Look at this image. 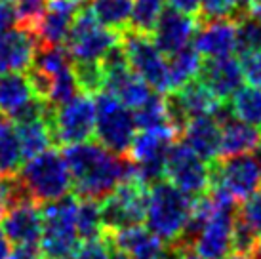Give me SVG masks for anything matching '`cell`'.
Here are the masks:
<instances>
[{
    "label": "cell",
    "mask_w": 261,
    "mask_h": 259,
    "mask_svg": "<svg viewBox=\"0 0 261 259\" xmlns=\"http://www.w3.org/2000/svg\"><path fill=\"white\" fill-rule=\"evenodd\" d=\"M67 168L79 198L103 200L113 189L132 175V160L126 154H115L97 141H80L67 145Z\"/></svg>",
    "instance_id": "cell-1"
},
{
    "label": "cell",
    "mask_w": 261,
    "mask_h": 259,
    "mask_svg": "<svg viewBox=\"0 0 261 259\" xmlns=\"http://www.w3.org/2000/svg\"><path fill=\"white\" fill-rule=\"evenodd\" d=\"M193 198L174 187L170 181L160 179L151 185L147 194L145 208V229L164 244L175 242L181 235L191 214Z\"/></svg>",
    "instance_id": "cell-2"
},
{
    "label": "cell",
    "mask_w": 261,
    "mask_h": 259,
    "mask_svg": "<svg viewBox=\"0 0 261 259\" xmlns=\"http://www.w3.org/2000/svg\"><path fill=\"white\" fill-rule=\"evenodd\" d=\"M19 183L29 194L33 202H51L65 196L71 187V173L67 168L65 157L56 149H46L44 152L25 160L19 168Z\"/></svg>",
    "instance_id": "cell-3"
},
{
    "label": "cell",
    "mask_w": 261,
    "mask_h": 259,
    "mask_svg": "<svg viewBox=\"0 0 261 259\" xmlns=\"http://www.w3.org/2000/svg\"><path fill=\"white\" fill-rule=\"evenodd\" d=\"M74 214H76V200L69 194L58 200L46 202V206L40 210L42 235L38 244L44 257L73 259L80 240L74 229Z\"/></svg>",
    "instance_id": "cell-4"
},
{
    "label": "cell",
    "mask_w": 261,
    "mask_h": 259,
    "mask_svg": "<svg viewBox=\"0 0 261 259\" xmlns=\"http://www.w3.org/2000/svg\"><path fill=\"white\" fill-rule=\"evenodd\" d=\"M174 126H159V128L141 130L134 136L128 154L132 160V175L134 179L151 187L156 181L164 179V162L170 147L175 141Z\"/></svg>",
    "instance_id": "cell-5"
},
{
    "label": "cell",
    "mask_w": 261,
    "mask_h": 259,
    "mask_svg": "<svg viewBox=\"0 0 261 259\" xmlns=\"http://www.w3.org/2000/svg\"><path fill=\"white\" fill-rule=\"evenodd\" d=\"M46 122L50 128L51 141L58 145H73L88 141L94 136L95 101L88 94H76L61 105H48Z\"/></svg>",
    "instance_id": "cell-6"
},
{
    "label": "cell",
    "mask_w": 261,
    "mask_h": 259,
    "mask_svg": "<svg viewBox=\"0 0 261 259\" xmlns=\"http://www.w3.org/2000/svg\"><path fill=\"white\" fill-rule=\"evenodd\" d=\"M95 126L94 136L107 151L115 154H128L134 136L138 134L134 111L107 92L95 97Z\"/></svg>",
    "instance_id": "cell-7"
},
{
    "label": "cell",
    "mask_w": 261,
    "mask_h": 259,
    "mask_svg": "<svg viewBox=\"0 0 261 259\" xmlns=\"http://www.w3.org/2000/svg\"><path fill=\"white\" fill-rule=\"evenodd\" d=\"M118 42H120V33L103 27L86 6L79 8L63 46L69 51L73 63H82V61H99L103 54Z\"/></svg>",
    "instance_id": "cell-8"
},
{
    "label": "cell",
    "mask_w": 261,
    "mask_h": 259,
    "mask_svg": "<svg viewBox=\"0 0 261 259\" xmlns=\"http://www.w3.org/2000/svg\"><path fill=\"white\" fill-rule=\"evenodd\" d=\"M122 48L126 51V59L130 69L139 79H143L159 94H168L170 88V74H168L166 56L156 48L151 35L138 33V31H124Z\"/></svg>",
    "instance_id": "cell-9"
},
{
    "label": "cell",
    "mask_w": 261,
    "mask_h": 259,
    "mask_svg": "<svg viewBox=\"0 0 261 259\" xmlns=\"http://www.w3.org/2000/svg\"><path fill=\"white\" fill-rule=\"evenodd\" d=\"M147 187L134 177H126L99 204L103 230H116L141 225L145 219Z\"/></svg>",
    "instance_id": "cell-10"
},
{
    "label": "cell",
    "mask_w": 261,
    "mask_h": 259,
    "mask_svg": "<svg viewBox=\"0 0 261 259\" xmlns=\"http://www.w3.org/2000/svg\"><path fill=\"white\" fill-rule=\"evenodd\" d=\"M164 179L196 198L210 189V166L185 143L174 141L164 162Z\"/></svg>",
    "instance_id": "cell-11"
},
{
    "label": "cell",
    "mask_w": 261,
    "mask_h": 259,
    "mask_svg": "<svg viewBox=\"0 0 261 259\" xmlns=\"http://www.w3.org/2000/svg\"><path fill=\"white\" fill-rule=\"evenodd\" d=\"M223 189L234 202L246 200L261 187V173L252 154L214 160L210 166V189Z\"/></svg>",
    "instance_id": "cell-12"
},
{
    "label": "cell",
    "mask_w": 261,
    "mask_h": 259,
    "mask_svg": "<svg viewBox=\"0 0 261 259\" xmlns=\"http://www.w3.org/2000/svg\"><path fill=\"white\" fill-rule=\"evenodd\" d=\"M232 223L234 204L214 202V212L198 232L193 244V252L202 259H225L232 250Z\"/></svg>",
    "instance_id": "cell-13"
},
{
    "label": "cell",
    "mask_w": 261,
    "mask_h": 259,
    "mask_svg": "<svg viewBox=\"0 0 261 259\" xmlns=\"http://www.w3.org/2000/svg\"><path fill=\"white\" fill-rule=\"evenodd\" d=\"M0 230L10 244H35L42 235V216L37 202L21 198L8 204L0 216Z\"/></svg>",
    "instance_id": "cell-14"
},
{
    "label": "cell",
    "mask_w": 261,
    "mask_h": 259,
    "mask_svg": "<svg viewBox=\"0 0 261 259\" xmlns=\"http://www.w3.org/2000/svg\"><path fill=\"white\" fill-rule=\"evenodd\" d=\"M198 21L193 14H185L175 8H164L151 31L152 42L164 56H172L189 46L196 33Z\"/></svg>",
    "instance_id": "cell-15"
},
{
    "label": "cell",
    "mask_w": 261,
    "mask_h": 259,
    "mask_svg": "<svg viewBox=\"0 0 261 259\" xmlns=\"http://www.w3.org/2000/svg\"><path fill=\"white\" fill-rule=\"evenodd\" d=\"M191 42H193V48L202 56V59L231 56L237 46L234 19L231 17L204 19L202 25L196 27V33Z\"/></svg>",
    "instance_id": "cell-16"
},
{
    "label": "cell",
    "mask_w": 261,
    "mask_h": 259,
    "mask_svg": "<svg viewBox=\"0 0 261 259\" xmlns=\"http://www.w3.org/2000/svg\"><path fill=\"white\" fill-rule=\"evenodd\" d=\"M40 46L31 29L12 27L0 33V76L12 71H27Z\"/></svg>",
    "instance_id": "cell-17"
},
{
    "label": "cell",
    "mask_w": 261,
    "mask_h": 259,
    "mask_svg": "<svg viewBox=\"0 0 261 259\" xmlns=\"http://www.w3.org/2000/svg\"><path fill=\"white\" fill-rule=\"evenodd\" d=\"M202 84L208 86L212 94L219 101H229L234 95V92L242 86L244 76L240 69V61L232 56L216 59H202L198 76Z\"/></svg>",
    "instance_id": "cell-18"
},
{
    "label": "cell",
    "mask_w": 261,
    "mask_h": 259,
    "mask_svg": "<svg viewBox=\"0 0 261 259\" xmlns=\"http://www.w3.org/2000/svg\"><path fill=\"white\" fill-rule=\"evenodd\" d=\"M79 12V4L71 0H48L42 17L33 29L40 46H56L65 42L69 29Z\"/></svg>",
    "instance_id": "cell-19"
},
{
    "label": "cell",
    "mask_w": 261,
    "mask_h": 259,
    "mask_svg": "<svg viewBox=\"0 0 261 259\" xmlns=\"http://www.w3.org/2000/svg\"><path fill=\"white\" fill-rule=\"evenodd\" d=\"M183 143L206 162L219 159L221 143V126L214 116H195L191 118L181 132Z\"/></svg>",
    "instance_id": "cell-20"
},
{
    "label": "cell",
    "mask_w": 261,
    "mask_h": 259,
    "mask_svg": "<svg viewBox=\"0 0 261 259\" xmlns=\"http://www.w3.org/2000/svg\"><path fill=\"white\" fill-rule=\"evenodd\" d=\"M221 126V143H219V159L239 157V154H252L261 141V130L239 120L229 118Z\"/></svg>",
    "instance_id": "cell-21"
},
{
    "label": "cell",
    "mask_w": 261,
    "mask_h": 259,
    "mask_svg": "<svg viewBox=\"0 0 261 259\" xmlns=\"http://www.w3.org/2000/svg\"><path fill=\"white\" fill-rule=\"evenodd\" d=\"M37 95L33 94L27 74L12 71L0 76V115L14 120Z\"/></svg>",
    "instance_id": "cell-22"
},
{
    "label": "cell",
    "mask_w": 261,
    "mask_h": 259,
    "mask_svg": "<svg viewBox=\"0 0 261 259\" xmlns=\"http://www.w3.org/2000/svg\"><path fill=\"white\" fill-rule=\"evenodd\" d=\"M14 126L15 132H17V137H19L23 160H29L44 152L46 149H50L51 134L44 116L19 120V122H14Z\"/></svg>",
    "instance_id": "cell-23"
},
{
    "label": "cell",
    "mask_w": 261,
    "mask_h": 259,
    "mask_svg": "<svg viewBox=\"0 0 261 259\" xmlns=\"http://www.w3.org/2000/svg\"><path fill=\"white\" fill-rule=\"evenodd\" d=\"M88 8L103 27L118 33L130 29L134 0H92Z\"/></svg>",
    "instance_id": "cell-24"
},
{
    "label": "cell",
    "mask_w": 261,
    "mask_h": 259,
    "mask_svg": "<svg viewBox=\"0 0 261 259\" xmlns=\"http://www.w3.org/2000/svg\"><path fill=\"white\" fill-rule=\"evenodd\" d=\"M168 74H170V88L177 90L179 86L187 84L189 80L198 76L200 65H202V56L189 44L179 51L168 56ZM170 90V92H172Z\"/></svg>",
    "instance_id": "cell-25"
},
{
    "label": "cell",
    "mask_w": 261,
    "mask_h": 259,
    "mask_svg": "<svg viewBox=\"0 0 261 259\" xmlns=\"http://www.w3.org/2000/svg\"><path fill=\"white\" fill-rule=\"evenodd\" d=\"M23 164V152L15 126L0 120V177H15Z\"/></svg>",
    "instance_id": "cell-26"
},
{
    "label": "cell",
    "mask_w": 261,
    "mask_h": 259,
    "mask_svg": "<svg viewBox=\"0 0 261 259\" xmlns=\"http://www.w3.org/2000/svg\"><path fill=\"white\" fill-rule=\"evenodd\" d=\"M74 229L80 240H92L103 235L101 210L99 200L92 198H80L76 202V214H74Z\"/></svg>",
    "instance_id": "cell-27"
},
{
    "label": "cell",
    "mask_w": 261,
    "mask_h": 259,
    "mask_svg": "<svg viewBox=\"0 0 261 259\" xmlns=\"http://www.w3.org/2000/svg\"><path fill=\"white\" fill-rule=\"evenodd\" d=\"M231 111L239 120L261 128V90L254 86H240L232 95Z\"/></svg>",
    "instance_id": "cell-28"
},
{
    "label": "cell",
    "mask_w": 261,
    "mask_h": 259,
    "mask_svg": "<svg viewBox=\"0 0 261 259\" xmlns=\"http://www.w3.org/2000/svg\"><path fill=\"white\" fill-rule=\"evenodd\" d=\"M234 36H237L234 50L240 56L261 54V21L250 17L248 14H240L239 17H234Z\"/></svg>",
    "instance_id": "cell-29"
},
{
    "label": "cell",
    "mask_w": 261,
    "mask_h": 259,
    "mask_svg": "<svg viewBox=\"0 0 261 259\" xmlns=\"http://www.w3.org/2000/svg\"><path fill=\"white\" fill-rule=\"evenodd\" d=\"M134 118H136V126L139 130L147 128H159V126H166L168 122V113H166V101L162 94H151L149 99L134 111ZM172 126V124H170Z\"/></svg>",
    "instance_id": "cell-30"
},
{
    "label": "cell",
    "mask_w": 261,
    "mask_h": 259,
    "mask_svg": "<svg viewBox=\"0 0 261 259\" xmlns=\"http://www.w3.org/2000/svg\"><path fill=\"white\" fill-rule=\"evenodd\" d=\"M73 65L71 56L63 44H56V46H38L35 59H33V67H37L46 74L54 76L56 72L63 71L65 67Z\"/></svg>",
    "instance_id": "cell-31"
},
{
    "label": "cell",
    "mask_w": 261,
    "mask_h": 259,
    "mask_svg": "<svg viewBox=\"0 0 261 259\" xmlns=\"http://www.w3.org/2000/svg\"><path fill=\"white\" fill-rule=\"evenodd\" d=\"M164 2L166 0H134L130 29L151 35L160 12L164 10Z\"/></svg>",
    "instance_id": "cell-32"
},
{
    "label": "cell",
    "mask_w": 261,
    "mask_h": 259,
    "mask_svg": "<svg viewBox=\"0 0 261 259\" xmlns=\"http://www.w3.org/2000/svg\"><path fill=\"white\" fill-rule=\"evenodd\" d=\"M73 72L80 92L92 95V94H99L103 90V71L99 61L73 63Z\"/></svg>",
    "instance_id": "cell-33"
},
{
    "label": "cell",
    "mask_w": 261,
    "mask_h": 259,
    "mask_svg": "<svg viewBox=\"0 0 261 259\" xmlns=\"http://www.w3.org/2000/svg\"><path fill=\"white\" fill-rule=\"evenodd\" d=\"M79 92L80 90L79 84H76V79H74L73 65H69L63 71L56 72L51 76V92L50 97H48V103L50 105H61L71 97H74Z\"/></svg>",
    "instance_id": "cell-34"
},
{
    "label": "cell",
    "mask_w": 261,
    "mask_h": 259,
    "mask_svg": "<svg viewBox=\"0 0 261 259\" xmlns=\"http://www.w3.org/2000/svg\"><path fill=\"white\" fill-rule=\"evenodd\" d=\"M48 6V0H14L15 23L25 29H35L38 19L42 17L44 10Z\"/></svg>",
    "instance_id": "cell-35"
},
{
    "label": "cell",
    "mask_w": 261,
    "mask_h": 259,
    "mask_svg": "<svg viewBox=\"0 0 261 259\" xmlns=\"http://www.w3.org/2000/svg\"><path fill=\"white\" fill-rule=\"evenodd\" d=\"M198 12L202 14L204 19H214V17H239L244 14L242 0H200Z\"/></svg>",
    "instance_id": "cell-36"
},
{
    "label": "cell",
    "mask_w": 261,
    "mask_h": 259,
    "mask_svg": "<svg viewBox=\"0 0 261 259\" xmlns=\"http://www.w3.org/2000/svg\"><path fill=\"white\" fill-rule=\"evenodd\" d=\"M257 240H259V235L242 217H239L234 214V223H232V250L240 253H254Z\"/></svg>",
    "instance_id": "cell-37"
},
{
    "label": "cell",
    "mask_w": 261,
    "mask_h": 259,
    "mask_svg": "<svg viewBox=\"0 0 261 259\" xmlns=\"http://www.w3.org/2000/svg\"><path fill=\"white\" fill-rule=\"evenodd\" d=\"M111 252H113V246H111L109 237L103 230L101 237L84 240L82 244H79L73 259H109Z\"/></svg>",
    "instance_id": "cell-38"
},
{
    "label": "cell",
    "mask_w": 261,
    "mask_h": 259,
    "mask_svg": "<svg viewBox=\"0 0 261 259\" xmlns=\"http://www.w3.org/2000/svg\"><path fill=\"white\" fill-rule=\"evenodd\" d=\"M237 216L242 217L257 235H261V187L250 194L246 200H242Z\"/></svg>",
    "instance_id": "cell-39"
},
{
    "label": "cell",
    "mask_w": 261,
    "mask_h": 259,
    "mask_svg": "<svg viewBox=\"0 0 261 259\" xmlns=\"http://www.w3.org/2000/svg\"><path fill=\"white\" fill-rule=\"evenodd\" d=\"M240 58H242L240 59L242 76L248 82V86L261 90V54H246Z\"/></svg>",
    "instance_id": "cell-40"
},
{
    "label": "cell",
    "mask_w": 261,
    "mask_h": 259,
    "mask_svg": "<svg viewBox=\"0 0 261 259\" xmlns=\"http://www.w3.org/2000/svg\"><path fill=\"white\" fill-rule=\"evenodd\" d=\"M42 257V250L40 244H15L14 250H10L8 259H40Z\"/></svg>",
    "instance_id": "cell-41"
},
{
    "label": "cell",
    "mask_w": 261,
    "mask_h": 259,
    "mask_svg": "<svg viewBox=\"0 0 261 259\" xmlns=\"http://www.w3.org/2000/svg\"><path fill=\"white\" fill-rule=\"evenodd\" d=\"M15 25V14L14 6L6 2V0H0V33L12 29Z\"/></svg>",
    "instance_id": "cell-42"
},
{
    "label": "cell",
    "mask_w": 261,
    "mask_h": 259,
    "mask_svg": "<svg viewBox=\"0 0 261 259\" xmlns=\"http://www.w3.org/2000/svg\"><path fill=\"white\" fill-rule=\"evenodd\" d=\"M12 191H14V177H0V216L12 200Z\"/></svg>",
    "instance_id": "cell-43"
},
{
    "label": "cell",
    "mask_w": 261,
    "mask_h": 259,
    "mask_svg": "<svg viewBox=\"0 0 261 259\" xmlns=\"http://www.w3.org/2000/svg\"><path fill=\"white\" fill-rule=\"evenodd\" d=\"M168 2L172 8L185 12V14H196L200 8V0H168Z\"/></svg>",
    "instance_id": "cell-44"
},
{
    "label": "cell",
    "mask_w": 261,
    "mask_h": 259,
    "mask_svg": "<svg viewBox=\"0 0 261 259\" xmlns=\"http://www.w3.org/2000/svg\"><path fill=\"white\" fill-rule=\"evenodd\" d=\"M168 259H202V257H198L191 248H177V246L168 244Z\"/></svg>",
    "instance_id": "cell-45"
},
{
    "label": "cell",
    "mask_w": 261,
    "mask_h": 259,
    "mask_svg": "<svg viewBox=\"0 0 261 259\" xmlns=\"http://www.w3.org/2000/svg\"><path fill=\"white\" fill-rule=\"evenodd\" d=\"M244 14H248L250 17H254V19L261 21V0H250Z\"/></svg>",
    "instance_id": "cell-46"
},
{
    "label": "cell",
    "mask_w": 261,
    "mask_h": 259,
    "mask_svg": "<svg viewBox=\"0 0 261 259\" xmlns=\"http://www.w3.org/2000/svg\"><path fill=\"white\" fill-rule=\"evenodd\" d=\"M10 242H8V238L4 237V232L0 230V259H8V255H10Z\"/></svg>",
    "instance_id": "cell-47"
},
{
    "label": "cell",
    "mask_w": 261,
    "mask_h": 259,
    "mask_svg": "<svg viewBox=\"0 0 261 259\" xmlns=\"http://www.w3.org/2000/svg\"><path fill=\"white\" fill-rule=\"evenodd\" d=\"M225 259H254L252 253H240V252H234V253H229Z\"/></svg>",
    "instance_id": "cell-48"
},
{
    "label": "cell",
    "mask_w": 261,
    "mask_h": 259,
    "mask_svg": "<svg viewBox=\"0 0 261 259\" xmlns=\"http://www.w3.org/2000/svg\"><path fill=\"white\" fill-rule=\"evenodd\" d=\"M113 250H115V248H113ZM109 259H132V257L126 252H122V250H115V252H111Z\"/></svg>",
    "instance_id": "cell-49"
},
{
    "label": "cell",
    "mask_w": 261,
    "mask_h": 259,
    "mask_svg": "<svg viewBox=\"0 0 261 259\" xmlns=\"http://www.w3.org/2000/svg\"><path fill=\"white\" fill-rule=\"evenodd\" d=\"M254 159H255V162H257V168H259V173H261V141L254 149Z\"/></svg>",
    "instance_id": "cell-50"
},
{
    "label": "cell",
    "mask_w": 261,
    "mask_h": 259,
    "mask_svg": "<svg viewBox=\"0 0 261 259\" xmlns=\"http://www.w3.org/2000/svg\"><path fill=\"white\" fill-rule=\"evenodd\" d=\"M254 259H261V238L257 240V246H255V250H254Z\"/></svg>",
    "instance_id": "cell-51"
},
{
    "label": "cell",
    "mask_w": 261,
    "mask_h": 259,
    "mask_svg": "<svg viewBox=\"0 0 261 259\" xmlns=\"http://www.w3.org/2000/svg\"><path fill=\"white\" fill-rule=\"evenodd\" d=\"M248 2H250V0H242V6H244V12H246V6H248Z\"/></svg>",
    "instance_id": "cell-52"
},
{
    "label": "cell",
    "mask_w": 261,
    "mask_h": 259,
    "mask_svg": "<svg viewBox=\"0 0 261 259\" xmlns=\"http://www.w3.org/2000/svg\"><path fill=\"white\" fill-rule=\"evenodd\" d=\"M71 2H74V4H80V2H86V0H71Z\"/></svg>",
    "instance_id": "cell-53"
},
{
    "label": "cell",
    "mask_w": 261,
    "mask_h": 259,
    "mask_svg": "<svg viewBox=\"0 0 261 259\" xmlns=\"http://www.w3.org/2000/svg\"><path fill=\"white\" fill-rule=\"evenodd\" d=\"M40 259H48V257H44V255H42V257H40Z\"/></svg>",
    "instance_id": "cell-54"
},
{
    "label": "cell",
    "mask_w": 261,
    "mask_h": 259,
    "mask_svg": "<svg viewBox=\"0 0 261 259\" xmlns=\"http://www.w3.org/2000/svg\"><path fill=\"white\" fill-rule=\"evenodd\" d=\"M6 2H10V0H6Z\"/></svg>",
    "instance_id": "cell-55"
}]
</instances>
